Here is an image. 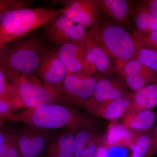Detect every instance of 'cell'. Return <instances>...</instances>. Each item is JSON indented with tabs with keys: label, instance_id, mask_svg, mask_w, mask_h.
<instances>
[{
	"label": "cell",
	"instance_id": "cell-1",
	"mask_svg": "<svg viewBox=\"0 0 157 157\" xmlns=\"http://www.w3.org/2000/svg\"><path fill=\"white\" fill-rule=\"evenodd\" d=\"M63 8H24L12 10L0 24V51L7 44L42 29L62 14Z\"/></svg>",
	"mask_w": 157,
	"mask_h": 157
},
{
	"label": "cell",
	"instance_id": "cell-2",
	"mask_svg": "<svg viewBox=\"0 0 157 157\" xmlns=\"http://www.w3.org/2000/svg\"><path fill=\"white\" fill-rule=\"evenodd\" d=\"M35 32L9 42L1 50L0 68L23 74L36 73L42 59L51 48Z\"/></svg>",
	"mask_w": 157,
	"mask_h": 157
},
{
	"label": "cell",
	"instance_id": "cell-3",
	"mask_svg": "<svg viewBox=\"0 0 157 157\" xmlns=\"http://www.w3.org/2000/svg\"><path fill=\"white\" fill-rule=\"evenodd\" d=\"M88 33L115 63L117 71L128 61L137 59L136 43L132 34L112 21L103 16L90 28Z\"/></svg>",
	"mask_w": 157,
	"mask_h": 157
},
{
	"label": "cell",
	"instance_id": "cell-4",
	"mask_svg": "<svg viewBox=\"0 0 157 157\" xmlns=\"http://www.w3.org/2000/svg\"><path fill=\"white\" fill-rule=\"evenodd\" d=\"M1 69L14 86L20 100L26 106L37 109L50 103L51 94L34 74H23L9 69Z\"/></svg>",
	"mask_w": 157,
	"mask_h": 157
},
{
	"label": "cell",
	"instance_id": "cell-5",
	"mask_svg": "<svg viewBox=\"0 0 157 157\" xmlns=\"http://www.w3.org/2000/svg\"><path fill=\"white\" fill-rule=\"evenodd\" d=\"M41 29L40 36L51 48L85 39L89 33L86 28L74 22L62 14Z\"/></svg>",
	"mask_w": 157,
	"mask_h": 157
},
{
	"label": "cell",
	"instance_id": "cell-6",
	"mask_svg": "<svg viewBox=\"0 0 157 157\" xmlns=\"http://www.w3.org/2000/svg\"><path fill=\"white\" fill-rule=\"evenodd\" d=\"M116 72L115 63L88 33L86 39L84 62L81 73L100 77L103 74L107 75Z\"/></svg>",
	"mask_w": 157,
	"mask_h": 157
},
{
	"label": "cell",
	"instance_id": "cell-7",
	"mask_svg": "<svg viewBox=\"0 0 157 157\" xmlns=\"http://www.w3.org/2000/svg\"><path fill=\"white\" fill-rule=\"evenodd\" d=\"M59 2L63 6V15L86 28L94 25L103 17L97 0H67Z\"/></svg>",
	"mask_w": 157,
	"mask_h": 157
},
{
	"label": "cell",
	"instance_id": "cell-8",
	"mask_svg": "<svg viewBox=\"0 0 157 157\" xmlns=\"http://www.w3.org/2000/svg\"><path fill=\"white\" fill-rule=\"evenodd\" d=\"M102 15L117 25L132 32V16L135 4L127 0H97Z\"/></svg>",
	"mask_w": 157,
	"mask_h": 157
},
{
	"label": "cell",
	"instance_id": "cell-9",
	"mask_svg": "<svg viewBox=\"0 0 157 157\" xmlns=\"http://www.w3.org/2000/svg\"><path fill=\"white\" fill-rule=\"evenodd\" d=\"M72 115L66 107L56 104H48L37 108L32 121L40 128H57L67 124L72 120Z\"/></svg>",
	"mask_w": 157,
	"mask_h": 157
},
{
	"label": "cell",
	"instance_id": "cell-10",
	"mask_svg": "<svg viewBox=\"0 0 157 157\" xmlns=\"http://www.w3.org/2000/svg\"><path fill=\"white\" fill-rule=\"evenodd\" d=\"M125 82L118 74L112 77L99 78L89 103L117 100L129 94Z\"/></svg>",
	"mask_w": 157,
	"mask_h": 157
},
{
	"label": "cell",
	"instance_id": "cell-11",
	"mask_svg": "<svg viewBox=\"0 0 157 157\" xmlns=\"http://www.w3.org/2000/svg\"><path fill=\"white\" fill-rule=\"evenodd\" d=\"M86 38L52 48L56 52L59 58L67 70L68 73H81L84 62Z\"/></svg>",
	"mask_w": 157,
	"mask_h": 157
},
{
	"label": "cell",
	"instance_id": "cell-12",
	"mask_svg": "<svg viewBox=\"0 0 157 157\" xmlns=\"http://www.w3.org/2000/svg\"><path fill=\"white\" fill-rule=\"evenodd\" d=\"M36 73L46 84L56 85L63 84L68 71L59 58L56 51L51 48L42 59Z\"/></svg>",
	"mask_w": 157,
	"mask_h": 157
},
{
	"label": "cell",
	"instance_id": "cell-13",
	"mask_svg": "<svg viewBox=\"0 0 157 157\" xmlns=\"http://www.w3.org/2000/svg\"><path fill=\"white\" fill-rule=\"evenodd\" d=\"M99 78L82 73H68L63 82V87L68 94L80 100L90 99Z\"/></svg>",
	"mask_w": 157,
	"mask_h": 157
},
{
	"label": "cell",
	"instance_id": "cell-14",
	"mask_svg": "<svg viewBox=\"0 0 157 157\" xmlns=\"http://www.w3.org/2000/svg\"><path fill=\"white\" fill-rule=\"evenodd\" d=\"M132 93L122 98L97 103H89L87 106L94 115L109 120H115L121 117L126 112L132 99Z\"/></svg>",
	"mask_w": 157,
	"mask_h": 157
},
{
	"label": "cell",
	"instance_id": "cell-15",
	"mask_svg": "<svg viewBox=\"0 0 157 157\" xmlns=\"http://www.w3.org/2000/svg\"><path fill=\"white\" fill-rule=\"evenodd\" d=\"M140 135L128 129L122 123L113 122L109 124L104 140V146L109 149L113 147H128L135 144Z\"/></svg>",
	"mask_w": 157,
	"mask_h": 157
},
{
	"label": "cell",
	"instance_id": "cell-16",
	"mask_svg": "<svg viewBox=\"0 0 157 157\" xmlns=\"http://www.w3.org/2000/svg\"><path fill=\"white\" fill-rule=\"evenodd\" d=\"M155 107H157V81L132 93L131 102L126 113L151 109Z\"/></svg>",
	"mask_w": 157,
	"mask_h": 157
},
{
	"label": "cell",
	"instance_id": "cell-17",
	"mask_svg": "<svg viewBox=\"0 0 157 157\" xmlns=\"http://www.w3.org/2000/svg\"><path fill=\"white\" fill-rule=\"evenodd\" d=\"M157 118L155 113L151 109L140 110L126 113L122 123L130 130L144 132L153 126Z\"/></svg>",
	"mask_w": 157,
	"mask_h": 157
},
{
	"label": "cell",
	"instance_id": "cell-18",
	"mask_svg": "<svg viewBox=\"0 0 157 157\" xmlns=\"http://www.w3.org/2000/svg\"><path fill=\"white\" fill-rule=\"evenodd\" d=\"M132 19L137 31L144 33L157 31V18L151 14L144 1L135 5Z\"/></svg>",
	"mask_w": 157,
	"mask_h": 157
},
{
	"label": "cell",
	"instance_id": "cell-19",
	"mask_svg": "<svg viewBox=\"0 0 157 157\" xmlns=\"http://www.w3.org/2000/svg\"><path fill=\"white\" fill-rule=\"evenodd\" d=\"M45 141L42 137H29L23 135L19 141L20 150L22 157H36L43 150Z\"/></svg>",
	"mask_w": 157,
	"mask_h": 157
},
{
	"label": "cell",
	"instance_id": "cell-20",
	"mask_svg": "<svg viewBox=\"0 0 157 157\" xmlns=\"http://www.w3.org/2000/svg\"><path fill=\"white\" fill-rule=\"evenodd\" d=\"M75 138V156L93 157L97 149V145L89 134L82 131L78 132Z\"/></svg>",
	"mask_w": 157,
	"mask_h": 157
},
{
	"label": "cell",
	"instance_id": "cell-21",
	"mask_svg": "<svg viewBox=\"0 0 157 157\" xmlns=\"http://www.w3.org/2000/svg\"><path fill=\"white\" fill-rule=\"evenodd\" d=\"M75 153V137L68 134L60 137L56 150L49 151L48 157H73Z\"/></svg>",
	"mask_w": 157,
	"mask_h": 157
},
{
	"label": "cell",
	"instance_id": "cell-22",
	"mask_svg": "<svg viewBox=\"0 0 157 157\" xmlns=\"http://www.w3.org/2000/svg\"><path fill=\"white\" fill-rule=\"evenodd\" d=\"M0 100L6 101L11 106L20 101L14 86L6 73L0 69Z\"/></svg>",
	"mask_w": 157,
	"mask_h": 157
},
{
	"label": "cell",
	"instance_id": "cell-23",
	"mask_svg": "<svg viewBox=\"0 0 157 157\" xmlns=\"http://www.w3.org/2000/svg\"><path fill=\"white\" fill-rule=\"evenodd\" d=\"M135 43L137 59L144 66L157 72V51L141 47L136 41Z\"/></svg>",
	"mask_w": 157,
	"mask_h": 157
},
{
	"label": "cell",
	"instance_id": "cell-24",
	"mask_svg": "<svg viewBox=\"0 0 157 157\" xmlns=\"http://www.w3.org/2000/svg\"><path fill=\"white\" fill-rule=\"evenodd\" d=\"M132 34L135 41L140 46L157 51V31L144 33L137 31L134 28Z\"/></svg>",
	"mask_w": 157,
	"mask_h": 157
},
{
	"label": "cell",
	"instance_id": "cell-25",
	"mask_svg": "<svg viewBox=\"0 0 157 157\" xmlns=\"http://www.w3.org/2000/svg\"><path fill=\"white\" fill-rule=\"evenodd\" d=\"M33 2L31 0H0V24L3 16L12 10L30 8Z\"/></svg>",
	"mask_w": 157,
	"mask_h": 157
},
{
	"label": "cell",
	"instance_id": "cell-26",
	"mask_svg": "<svg viewBox=\"0 0 157 157\" xmlns=\"http://www.w3.org/2000/svg\"><path fill=\"white\" fill-rule=\"evenodd\" d=\"M151 142L150 135L140 134L135 144L129 147L133 151L132 157H145L150 146Z\"/></svg>",
	"mask_w": 157,
	"mask_h": 157
},
{
	"label": "cell",
	"instance_id": "cell-27",
	"mask_svg": "<svg viewBox=\"0 0 157 157\" xmlns=\"http://www.w3.org/2000/svg\"><path fill=\"white\" fill-rule=\"evenodd\" d=\"M0 157H22L12 140L8 138L0 147Z\"/></svg>",
	"mask_w": 157,
	"mask_h": 157
},
{
	"label": "cell",
	"instance_id": "cell-28",
	"mask_svg": "<svg viewBox=\"0 0 157 157\" xmlns=\"http://www.w3.org/2000/svg\"><path fill=\"white\" fill-rule=\"evenodd\" d=\"M150 136L151 142L148 151L145 155L146 157L157 154V125L155 127Z\"/></svg>",
	"mask_w": 157,
	"mask_h": 157
},
{
	"label": "cell",
	"instance_id": "cell-29",
	"mask_svg": "<svg viewBox=\"0 0 157 157\" xmlns=\"http://www.w3.org/2000/svg\"><path fill=\"white\" fill-rule=\"evenodd\" d=\"M126 149L123 147H113L108 149L107 157H126Z\"/></svg>",
	"mask_w": 157,
	"mask_h": 157
},
{
	"label": "cell",
	"instance_id": "cell-30",
	"mask_svg": "<svg viewBox=\"0 0 157 157\" xmlns=\"http://www.w3.org/2000/svg\"><path fill=\"white\" fill-rule=\"evenodd\" d=\"M151 14L157 18V0L144 1Z\"/></svg>",
	"mask_w": 157,
	"mask_h": 157
},
{
	"label": "cell",
	"instance_id": "cell-31",
	"mask_svg": "<svg viewBox=\"0 0 157 157\" xmlns=\"http://www.w3.org/2000/svg\"><path fill=\"white\" fill-rule=\"evenodd\" d=\"M108 150L104 145L99 147L96 149L93 157H107Z\"/></svg>",
	"mask_w": 157,
	"mask_h": 157
},
{
	"label": "cell",
	"instance_id": "cell-32",
	"mask_svg": "<svg viewBox=\"0 0 157 157\" xmlns=\"http://www.w3.org/2000/svg\"><path fill=\"white\" fill-rule=\"evenodd\" d=\"M12 106L6 101L0 100V114L3 115L9 111Z\"/></svg>",
	"mask_w": 157,
	"mask_h": 157
},
{
	"label": "cell",
	"instance_id": "cell-33",
	"mask_svg": "<svg viewBox=\"0 0 157 157\" xmlns=\"http://www.w3.org/2000/svg\"><path fill=\"white\" fill-rule=\"evenodd\" d=\"M7 139L4 134L0 132V147L5 144Z\"/></svg>",
	"mask_w": 157,
	"mask_h": 157
},
{
	"label": "cell",
	"instance_id": "cell-34",
	"mask_svg": "<svg viewBox=\"0 0 157 157\" xmlns=\"http://www.w3.org/2000/svg\"><path fill=\"white\" fill-rule=\"evenodd\" d=\"M2 63V55H1V51H0V67Z\"/></svg>",
	"mask_w": 157,
	"mask_h": 157
},
{
	"label": "cell",
	"instance_id": "cell-35",
	"mask_svg": "<svg viewBox=\"0 0 157 157\" xmlns=\"http://www.w3.org/2000/svg\"><path fill=\"white\" fill-rule=\"evenodd\" d=\"M155 113L156 114L157 116V109H156V111Z\"/></svg>",
	"mask_w": 157,
	"mask_h": 157
},
{
	"label": "cell",
	"instance_id": "cell-36",
	"mask_svg": "<svg viewBox=\"0 0 157 157\" xmlns=\"http://www.w3.org/2000/svg\"><path fill=\"white\" fill-rule=\"evenodd\" d=\"M0 125H1V122H0Z\"/></svg>",
	"mask_w": 157,
	"mask_h": 157
},
{
	"label": "cell",
	"instance_id": "cell-37",
	"mask_svg": "<svg viewBox=\"0 0 157 157\" xmlns=\"http://www.w3.org/2000/svg\"></svg>",
	"mask_w": 157,
	"mask_h": 157
}]
</instances>
